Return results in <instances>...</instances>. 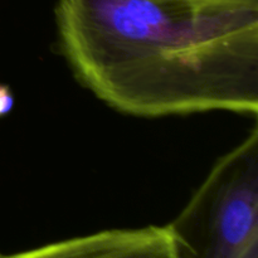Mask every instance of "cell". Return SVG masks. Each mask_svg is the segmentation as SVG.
<instances>
[{"label":"cell","instance_id":"1","mask_svg":"<svg viewBox=\"0 0 258 258\" xmlns=\"http://www.w3.org/2000/svg\"><path fill=\"white\" fill-rule=\"evenodd\" d=\"M58 45L113 110L258 115V0H58Z\"/></svg>","mask_w":258,"mask_h":258},{"label":"cell","instance_id":"2","mask_svg":"<svg viewBox=\"0 0 258 258\" xmlns=\"http://www.w3.org/2000/svg\"><path fill=\"white\" fill-rule=\"evenodd\" d=\"M175 258H258V128L209 171L166 224Z\"/></svg>","mask_w":258,"mask_h":258},{"label":"cell","instance_id":"3","mask_svg":"<svg viewBox=\"0 0 258 258\" xmlns=\"http://www.w3.org/2000/svg\"><path fill=\"white\" fill-rule=\"evenodd\" d=\"M0 258H175L166 226L105 229Z\"/></svg>","mask_w":258,"mask_h":258},{"label":"cell","instance_id":"4","mask_svg":"<svg viewBox=\"0 0 258 258\" xmlns=\"http://www.w3.org/2000/svg\"><path fill=\"white\" fill-rule=\"evenodd\" d=\"M15 106V96L8 85L0 83V118L9 115Z\"/></svg>","mask_w":258,"mask_h":258}]
</instances>
